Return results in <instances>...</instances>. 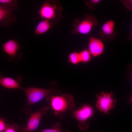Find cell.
<instances>
[{"instance_id":"obj_1","label":"cell","mask_w":132,"mask_h":132,"mask_svg":"<svg viewBox=\"0 0 132 132\" xmlns=\"http://www.w3.org/2000/svg\"><path fill=\"white\" fill-rule=\"evenodd\" d=\"M46 98L50 103L55 115L60 119L66 112L72 110L75 107L74 98L69 93L51 94Z\"/></svg>"},{"instance_id":"obj_6","label":"cell","mask_w":132,"mask_h":132,"mask_svg":"<svg viewBox=\"0 0 132 132\" xmlns=\"http://www.w3.org/2000/svg\"><path fill=\"white\" fill-rule=\"evenodd\" d=\"M98 24L97 21L94 16L88 15L79 22L75 28L76 33L86 35L90 33L93 27Z\"/></svg>"},{"instance_id":"obj_8","label":"cell","mask_w":132,"mask_h":132,"mask_svg":"<svg viewBox=\"0 0 132 132\" xmlns=\"http://www.w3.org/2000/svg\"><path fill=\"white\" fill-rule=\"evenodd\" d=\"M13 11L6 5L0 4V26L6 27L16 21Z\"/></svg>"},{"instance_id":"obj_3","label":"cell","mask_w":132,"mask_h":132,"mask_svg":"<svg viewBox=\"0 0 132 132\" xmlns=\"http://www.w3.org/2000/svg\"><path fill=\"white\" fill-rule=\"evenodd\" d=\"M93 113L92 107L88 105H84L73 112L72 116L78 121V126L80 130L82 131L88 130L90 125L88 121Z\"/></svg>"},{"instance_id":"obj_2","label":"cell","mask_w":132,"mask_h":132,"mask_svg":"<svg viewBox=\"0 0 132 132\" xmlns=\"http://www.w3.org/2000/svg\"><path fill=\"white\" fill-rule=\"evenodd\" d=\"M22 90L25 93L27 98L26 104L28 106L35 104L50 94H60L52 88H41L32 86L23 88Z\"/></svg>"},{"instance_id":"obj_13","label":"cell","mask_w":132,"mask_h":132,"mask_svg":"<svg viewBox=\"0 0 132 132\" xmlns=\"http://www.w3.org/2000/svg\"><path fill=\"white\" fill-rule=\"evenodd\" d=\"M115 26V23L113 20H109L107 21L102 26V33L106 36H111L114 33Z\"/></svg>"},{"instance_id":"obj_9","label":"cell","mask_w":132,"mask_h":132,"mask_svg":"<svg viewBox=\"0 0 132 132\" xmlns=\"http://www.w3.org/2000/svg\"><path fill=\"white\" fill-rule=\"evenodd\" d=\"M88 50L92 56L96 57L101 55L103 52L104 45L102 41L99 39L91 36L88 44Z\"/></svg>"},{"instance_id":"obj_7","label":"cell","mask_w":132,"mask_h":132,"mask_svg":"<svg viewBox=\"0 0 132 132\" xmlns=\"http://www.w3.org/2000/svg\"><path fill=\"white\" fill-rule=\"evenodd\" d=\"M57 6L50 1H45L38 11L39 15L43 19L50 21L56 17Z\"/></svg>"},{"instance_id":"obj_20","label":"cell","mask_w":132,"mask_h":132,"mask_svg":"<svg viewBox=\"0 0 132 132\" xmlns=\"http://www.w3.org/2000/svg\"><path fill=\"white\" fill-rule=\"evenodd\" d=\"M100 1V0H91L90 1V3L93 5H96Z\"/></svg>"},{"instance_id":"obj_4","label":"cell","mask_w":132,"mask_h":132,"mask_svg":"<svg viewBox=\"0 0 132 132\" xmlns=\"http://www.w3.org/2000/svg\"><path fill=\"white\" fill-rule=\"evenodd\" d=\"M96 98L97 100L95 106L100 111L107 114L110 110L115 108L117 101L112 92H101L96 95Z\"/></svg>"},{"instance_id":"obj_18","label":"cell","mask_w":132,"mask_h":132,"mask_svg":"<svg viewBox=\"0 0 132 132\" xmlns=\"http://www.w3.org/2000/svg\"><path fill=\"white\" fill-rule=\"evenodd\" d=\"M19 126L17 124L14 123L11 125L7 123L6 128L4 132H18L19 129Z\"/></svg>"},{"instance_id":"obj_12","label":"cell","mask_w":132,"mask_h":132,"mask_svg":"<svg viewBox=\"0 0 132 132\" xmlns=\"http://www.w3.org/2000/svg\"><path fill=\"white\" fill-rule=\"evenodd\" d=\"M51 26L50 21L43 19L36 25L34 31L35 35L37 36L45 33L49 30Z\"/></svg>"},{"instance_id":"obj_11","label":"cell","mask_w":132,"mask_h":132,"mask_svg":"<svg viewBox=\"0 0 132 132\" xmlns=\"http://www.w3.org/2000/svg\"><path fill=\"white\" fill-rule=\"evenodd\" d=\"M0 84L3 86L9 89H20L23 87L20 85L18 81L11 78L4 77L0 74Z\"/></svg>"},{"instance_id":"obj_19","label":"cell","mask_w":132,"mask_h":132,"mask_svg":"<svg viewBox=\"0 0 132 132\" xmlns=\"http://www.w3.org/2000/svg\"><path fill=\"white\" fill-rule=\"evenodd\" d=\"M7 124L3 118H0V132H4L6 128Z\"/></svg>"},{"instance_id":"obj_5","label":"cell","mask_w":132,"mask_h":132,"mask_svg":"<svg viewBox=\"0 0 132 132\" xmlns=\"http://www.w3.org/2000/svg\"><path fill=\"white\" fill-rule=\"evenodd\" d=\"M50 108L49 106H44L31 113L27 124L22 127L19 132H32L35 131L38 127L42 117L47 113Z\"/></svg>"},{"instance_id":"obj_16","label":"cell","mask_w":132,"mask_h":132,"mask_svg":"<svg viewBox=\"0 0 132 132\" xmlns=\"http://www.w3.org/2000/svg\"><path fill=\"white\" fill-rule=\"evenodd\" d=\"M0 4L6 5L13 11L17 9L18 1L15 0H0Z\"/></svg>"},{"instance_id":"obj_15","label":"cell","mask_w":132,"mask_h":132,"mask_svg":"<svg viewBox=\"0 0 132 132\" xmlns=\"http://www.w3.org/2000/svg\"><path fill=\"white\" fill-rule=\"evenodd\" d=\"M79 53L81 62L86 63L90 60L92 55L88 50H83Z\"/></svg>"},{"instance_id":"obj_10","label":"cell","mask_w":132,"mask_h":132,"mask_svg":"<svg viewBox=\"0 0 132 132\" xmlns=\"http://www.w3.org/2000/svg\"><path fill=\"white\" fill-rule=\"evenodd\" d=\"M4 51L10 56L11 59H14L18 55H21V53H19L20 46L18 42L15 40H9L3 45Z\"/></svg>"},{"instance_id":"obj_17","label":"cell","mask_w":132,"mask_h":132,"mask_svg":"<svg viewBox=\"0 0 132 132\" xmlns=\"http://www.w3.org/2000/svg\"><path fill=\"white\" fill-rule=\"evenodd\" d=\"M68 60L74 65H77L81 62L79 52H74L70 53L68 56Z\"/></svg>"},{"instance_id":"obj_14","label":"cell","mask_w":132,"mask_h":132,"mask_svg":"<svg viewBox=\"0 0 132 132\" xmlns=\"http://www.w3.org/2000/svg\"><path fill=\"white\" fill-rule=\"evenodd\" d=\"M61 123L57 121L54 123L50 128L46 129L41 131L40 132H71L69 130H64L62 127Z\"/></svg>"}]
</instances>
